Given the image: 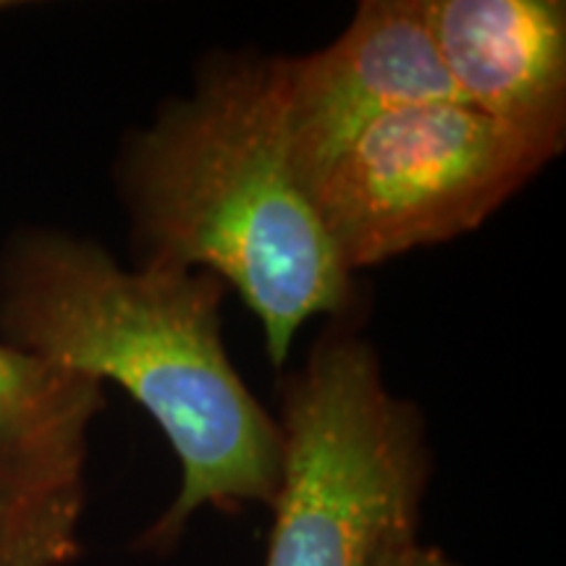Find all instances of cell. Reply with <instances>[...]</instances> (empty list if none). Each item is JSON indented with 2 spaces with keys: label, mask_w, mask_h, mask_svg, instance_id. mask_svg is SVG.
<instances>
[{
  "label": "cell",
  "mask_w": 566,
  "mask_h": 566,
  "mask_svg": "<svg viewBox=\"0 0 566 566\" xmlns=\"http://www.w3.org/2000/svg\"><path fill=\"white\" fill-rule=\"evenodd\" d=\"M378 566H459L454 558L446 556L441 548L422 546L420 541L409 543V546L388 554Z\"/></svg>",
  "instance_id": "9c48e42d"
},
{
  "label": "cell",
  "mask_w": 566,
  "mask_h": 566,
  "mask_svg": "<svg viewBox=\"0 0 566 566\" xmlns=\"http://www.w3.org/2000/svg\"><path fill=\"white\" fill-rule=\"evenodd\" d=\"M105 386L0 344V527L55 566L80 554L90 424Z\"/></svg>",
  "instance_id": "8992f818"
},
{
  "label": "cell",
  "mask_w": 566,
  "mask_h": 566,
  "mask_svg": "<svg viewBox=\"0 0 566 566\" xmlns=\"http://www.w3.org/2000/svg\"><path fill=\"white\" fill-rule=\"evenodd\" d=\"M0 566H55L51 558L34 548L32 543L21 541L19 535L0 527Z\"/></svg>",
  "instance_id": "ba28073f"
},
{
  "label": "cell",
  "mask_w": 566,
  "mask_h": 566,
  "mask_svg": "<svg viewBox=\"0 0 566 566\" xmlns=\"http://www.w3.org/2000/svg\"><path fill=\"white\" fill-rule=\"evenodd\" d=\"M459 101L424 0H365L323 51L283 55L289 158L304 189L367 126L409 105Z\"/></svg>",
  "instance_id": "5b68a950"
},
{
  "label": "cell",
  "mask_w": 566,
  "mask_h": 566,
  "mask_svg": "<svg viewBox=\"0 0 566 566\" xmlns=\"http://www.w3.org/2000/svg\"><path fill=\"white\" fill-rule=\"evenodd\" d=\"M281 475L265 566H378L417 541L428 424L375 346L334 323L281 388Z\"/></svg>",
  "instance_id": "3957f363"
},
{
  "label": "cell",
  "mask_w": 566,
  "mask_h": 566,
  "mask_svg": "<svg viewBox=\"0 0 566 566\" xmlns=\"http://www.w3.org/2000/svg\"><path fill=\"white\" fill-rule=\"evenodd\" d=\"M13 9H19V3H9V0H0V13L13 11Z\"/></svg>",
  "instance_id": "30bf717a"
},
{
  "label": "cell",
  "mask_w": 566,
  "mask_h": 566,
  "mask_svg": "<svg viewBox=\"0 0 566 566\" xmlns=\"http://www.w3.org/2000/svg\"><path fill=\"white\" fill-rule=\"evenodd\" d=\"M457 97L551 153L566 142V3L424 0Z\"/></svg>",
  "instance_id": "52a82bcc"
},
{
  "label": "cell",
  "mask_w": 566,
  "mask_h": 566,
  "mask_svg": "<svg viewBox=\"0 0 566 566\" xmlns=\"http://www.w3.org/2000/svg\"><path fill=\"white\" fill-rule=\"evenodd\" d=\"M558 155L462 101L367 126L310 189L352 275L475 231Z\"/></svg>",
  "instance_id": "277c9868"
},
{
  "label": "cell",
  "mask_w": 566,
  "mask_h": 566,
  "mask_svg": "<svg viewBox=\"0 0 566 566\" xmlns=\"http://www.w3.org/2000/svg\"><path fill=\"white\" fill-rule=\"evenodd\" d=\"M229 289L208 271L126 268L92 239L27 229L0 254L6 344L116 384L153 417L181 485L137 546L163 554L202 509L273 506L281 430L223 342Z\"/></svg>",
  "instance_id": "6da1fadb"
},
{
  "label": "cell",
  "mask_w": 566,
  "mask_h": 566,
  "mask_svg": "<svg viewBox=\"0 0 566 566\" xmlns=\"http://www.w3.org/2000/svg\"><path fill=\"white\" fill-rule=\"evenodd\" d=\"M134 265L208 271L258 317L283 370L304 323L342 321L354 275L289 158L283 55L216 53L129 134L116 166Z\"/></svg>",
  "instance_id": "7a4b0ae2"
}]
</instances>
